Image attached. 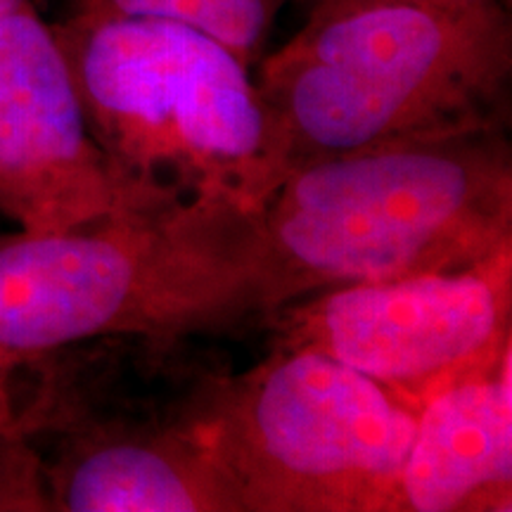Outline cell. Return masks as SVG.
I'll use <instances>...</instances> for the list:
<instances>
[{
    "mask_svg": "<svg viewBox=\"0 0 512 512\" xmlns=\"http://www.w3.org/2000/svg\"><path fill=\"white\" fill-rule=\"evenodd\" d=\"M238 207L183 200L0 235V368L110 335H197L254 316Z\"/></svg>",
    "mask_w": 512,
    "mask_h": 512,
    "instance_id": "cell-4",
    "label": "cell"
},
{
    "mask_svg": "<svg viewBox=\"0 0 512 512\" xmlns=\"http://www.w3.org/2000/svg\"><path fill=\"white\" fill-rule=\"evenodd\" d=\"M12 408H17L12 394V373L0 368V411H12Z\"/></svg>",
    "mask_w": 512,
    "mask_h": 512,
    "instance_id": "cell-14",
    "label": "cell"
},
{
    "mask_svg": "<svg viewBox=\"0 0 512 512\" xmlns=\"http://www.w3.org/2000/svg\"><path fill=\"white\" fill-rule=\"evenodd\" d=\"M280 3L283 0H81L79 8L185 24L219 41L252 67Z\"/></svg>",
    "mask_w": 512,
    "mask_h": 512,
    "instance_id": "cell-11",
    "label": "cell"
},
{
    "mask_svg": "<svg viewBox=\"0 0 512 512\" xmlns=\"http://www.w3.org/2000/svg\"><path fill=\"white\" fill-rule=\"evenodd\" d=\"M55 34L91 136L124 181L162 200L252 211L283 178L256 81L219 41L86 8Z\"/></svg>",
    "mask_w": 512,
    "mask_h": 512,
    "instance_id": "cell-3",
    "label": "cell"
},
{
    "mask_svg": "<svg viewBox=\"0 0 512 512\" xmlns=\"http://www.w3.org/2000/svg\"><path fill=\"white\" fill-rule=\"evenodd\" d=\"M50 512H240L204 434H55L38 456Z\"/></svg>",
    "mask_w": 512,
    "mask_h": 512,
    "instance_id": "cell-9",
    "label": "cell"
},
{
    "mask_svg": "<svg viewBox=\"0 0 512 512\" xmlns=\"http://www.w3.org/2000/svg\"><path fill=\"white\" fill-rule=\"evenodd\" d=\"M415 408L306 347L228 373L207 425L240 512H399Z\"/></svg>",
    "mask_w": 512,
    "mask_h": 512,
    "instance_id": "cell-5",
    "label": "cell"
},
{
    "mask_svg": "<svg viewBox=\"0 0 512 512\" xmlns=\"http://www.w3.org/2000/svg\"><path fill=\"white\" fill-rule=\"evenodd\" d=\"M510 76L503 0L387 3L309 17L261 62L256 88L287 174L394 140L505 121Z\"/></svg>",
    "mask_w": 512,
    "mask_h": 512,
    "instance_id": "cell-2",
    "label": "cell"
},
{
    "mask_svg": "<svg viewBox=\"0 0 512 512\" xmlns=\"http://www.w3.org/2000/svg\"><path fill=\"white\" fill-rule=\"evenodd\" d=\"M164 204L95 143L55 27L36 8L0 19V214L50 233Z\"/></svg>",
    "mask_w": 512,
    "mask_h": 512,
    "instance_id": "cell-7",
    "label": "cell"
},
{
    "mask_svg": "<svg viewBox=\"0 0 512 512\" xmlns=\"http://www.w3.org/2000/svg\"><path fill=\"white\" fill-rule=\"evenodd\" d=\"M280 347H306L420 411L512 354V242L477 264L313 292L266 316Z\"/></svg>",
    "mask_w": 512,
    "mask_h": 512,
    "instance_id": "cell-6",
    "label": "cell"
},
{
    "mask_svg": "<svg viewBox=\"0 0 512 512\" xmlns=\"http://www.w3.org/2000/svg\"><path fill=\"white\" fill-rule=\"evenodd\" d=\"M31 8H34V3H31V0H0V19L15 15V12L31 10Z\"/></svg>",
    "mask_w": 512,
    "mask_h": 512,
    "instance_id": "cell-15",
    "label": "cell"
},
{
    "mask_svg": "<svg viewBox=\"0 0 512 512\" xmlns=\"http://www.w3.org/2000/svg\"><path fill=\"white\" fill-rule=\"evenodd\" d=\"M235 240L264 318L328 287L477 264L512 242L505 121L294 166Z\"/></svg>",
    "mask_w": 512,
    "mask_h": 512,
    "instance_id": "cell-1",
    "label": "cell"
},
{
    "mask_svg": "<svg viewBox=\"0 0 512 512\" xmlns=\"http://www.w3.org/2000/svg\"><path fill=\"white\" fill-rule=\"evenodd\" d=\"M387 3H406V5H437V8H465V5L486 3V0H311L309 17H323L332 12H342L351 8H366V5H387Z\"/></svg>",
    "mask_w": 512,
    "mask_h": 512,
    "instance_id": "cell-13",
    "label": "cell"
},
{
    "mask_svg": "<svg viewBox=\"0 0 512 512\" xmlns=\"http://www.w3.org/2000/svg\"><path fill=\"white\" fill-rule=\"evenodd\" d=\"M190 335H110L69 354L41 358L48 366L36 401L17 408L27 437L50 432L207 434L228 370L192 347ZM31 366V363H29Z\"/></svg>",
    "mask_w": 512,
    "mask_h": 512,
    "instance_id": "cell-8",
    "label": "cell"
},
{
    "mask_svg": "<svg viewBox=\"0 0 512 512\" xmlns=\"http://www.w3.org/2000/svg\"><path fill=\"white\" fill-rule=\"evenodd\" d=\"M0 512H50L41 458L17 408L0 411Z\"/></svg>",
    "mask_w": 512,
    "mask_h": 512,
    "instance_id": "cell-12",
    "label": "cell"
},
{
    "mask_svg": "<svg viewBox=\"0 0 512 512\" xmlns=\"http://www.w3.org/2000/svg\"><path fill=\"white\" fill-rule=\"evenodd\" d=\"M510 508L512 354L420 408L399 479V512Z\"/></svg>",
    "mask_w": 512,
    "mask_h": 512,
    "instance_id": "cell-10",
    "label": "cell"
}]
</instances>
